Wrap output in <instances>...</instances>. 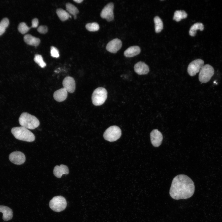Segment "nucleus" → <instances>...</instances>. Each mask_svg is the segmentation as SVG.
<instances>
[{
  "label": "nucleus",
  "instance_id": "1",
  "mask_svg": "<svg viewBox=\"0 0 222 222\" xmlns=\"http://www.w3.org/2000/svg\"><path fill=\"white\" fill-rule=\"evenodd\" d=\"M195 187L194 182L189 177L185 175H179L172 181L170 195L175 200L188 199L193 195Z\"/></svg>",
  "mask_w": 222,
  "mask_h": 222
},
{
  "label": "nucleus",
  "instance_id": "2",
  "mask_svg": "<svg viewBox=\"0 0 222 222\" xmlns=\"http://www.w3.org/2000/svg\"><path fill=\"white\" fill-rule=\"evenodd\" d=\"M11 132L14 137L19 140L31 142L35 139L34 134L28 129L22 126L12 128Z\"/></svg>",
  "mask_w": 222,
  "mask_h": 222
},
{
  "label": "nucleus",
  "instance_id": "3",
  "mask_svg": "<svg viewBox=\"0 0 222 222\" xmlns=\"http://www.w3.org/2000/svg\"><path fill=\"white\" fill-rule=\"evenodd\" d=\"M18 121L21 126L31 130L35 129L40 124L39 121L37 118L27 112H24L21 114Z\"/></svg>",
  "mask_w": 222,
  "mask_h": 222
},
{
  "label": "nucleus",
  "instance_id": "4",
  "mask_svg": "<svg viewBox=\"0 0 222 222\" xmlns=\"http://www.w3.org/2000/svg\"><path fill=\"white\" fill-rule=\"evenodd\" d=\"M107 90L103 87H98L93 92L92 96L93 104L95 106H100L105 102L107 97Z\"/></svg>",
  "mask_w": 222,
  "mask_h": 222
},
{
  "label": "nucleus",
  "instance_id": "5",
  "mask_svg": "<svg viewBox=\"0 0 222 222\" xmlns=\"http://www.w3.org/2000/svg\"><path fill=\"white\" fill-rule=\"evenodd\" d=\"M67 203L65 199L61 196H55L50 201L49 205L53 211L59 212L63 211L66 207Z\"/></svg>",
  "mask_w": 222,
  "mask_h": 222
},
{
  "label": "nucleus",
  "instance_id": "6",
  "mask_svg": "<svg viewBox=\"0 0 222 222\" xmlns=\"http://www.w3.org/2000/svg\"><path fill=\"white\" fill-rule=\"evenodd\" d=\"M199 72V81L202 83H206L210 80L214 75V70L212 66L206 64L203 66Z\"/></svg>",
  "mask_w": 222,
  "mask_h": 222
},
{
  "label": "nucleus",
  "instance_id": "7",
  "mask_svg": "<svg viewBox=\"0 0 222 222\" xmlns=\"http://www.w3.org/2000/svg\"><path fill=\"white\" fill-rule=\"evenodd\" d=\"M121 135V130L120 128L116 125L109 127L105 132L104 137L109 142H113L118 139Z\"/></svg>",
  "mask_w": 222,
  "mask_h": 222
},
{
  "label": "nucleus",
  "instance_id": "8",
  "mask_svg": "<svg viewBox=\"0 0 222 222\" xmlns=\"http://www.w3.org/2000/svg\"><path fill=\"white\" fill-rule=\"evenodd\" d=\"M204 61L201 59H197L191 62L187 67V72L191 76H194L199 72L204 65Z\"/></svg>",
  "mask_w": 222,
  "mask_h": 222
},
{
  "label": "nucleus",
  "instance_id": "9",
  "mask_svg": "<svg viewBox=\"0 0 222 222\" xmlns=\"http://www.w3.org/2000/svg\"><path fill=\"white\" fill-rule=\"evenodd\" d=\"M114 4L112 2L107 4L102 10L100 16L108 22H111L114 19Z\"/></svg>",
  "mask_w": 222,
  "mask_h": 222
},
{
  "label": "nucleus",
  "instance_id": "10",
  "mask_svg": "<svg viewBox=\"0 0 222 222\" xmlns=\"http://www.w3.org/2000/svg\"><path fill=\"white\" fill-rule=\"evenodd\" d=\"M9 159L12 163L16 165L23 164L26 160L24 154L19 151H14L11 153L9 156Z\"/></svg>",
  "mask_w": 222,
  "mask_h": 222
},
{
  "label": "nucleus",
  "instance_id": "11",
  "mask_svg": "<svg viewBox=\"0 0 222 222\" xmlns=\"http://www.w3.org/2000/svg\"><path fill=\"white\" fill-rule=\"evenodd\" d=\"M151 142L155 147H158L161 144L163 136L162 133L157 129H154L150 133Z\"/></svg>",
  "mask_w": 222,
  "mask_h": 222
},
{
  "label": "nucleus",
  "instance_id": "12",
  "mask_svg": "<svg viewBox=\"0 0 222 222\" xmlns=\"http://www.w3.org/2000/svg\"><path fill=\"white\" fill-rule=\"evenodd\" d=\"M122 45V43L121 40L115 38L109 42L107 44L106 48L110 52L115 53L121 49Z\"/></svg>",
  "mask_w": 222,
  "mask_h": 222
},
{
  "label": "nucleus",
  "instance_id": "13",
  "mask_svg": "<svg viewBox=\"0 0 222 222\" xmlns=\"http://www.w3.org/2000/svg\"><path fill=\"white\" fill-rule=\"evenodd\" d=\"M63 88L70 93H73L76 88V83L74 79L71 76L65 77L62 82Z\"/></svg>",
  "mask_w": 222,
  "mask_h": 222
},
{
  "label": "nucleus",
  "instance_id": "14",
  "mask_svg": "<svg viewBox=\"0 0 222 222\" xmlns=\"http://www.w3.org/2000/svg\"><path fill=\"white\" fill-rule=\"evenodd\" d=\"M134 68L135 72L140 75L146 74L149 72L148 66L142 61L136 63L134 65Z\"/></svg>",
  "mask_w": 222,
  "mask_h": 222
},
{
  "label": "nucleus",
  "instance_id": "15",
  "mask_svg": "<svg viewBox=\"0 0 222 222\" xmlns=\"http://www.w3.org/2000/svg\"><path fill=\"white\" fill-rule=\"evenodd\" d=\"M69 173L68 167L64 165L61 164L60 166L56 165L54 167L53 173L54 175L58 178H60L63 174L68 175Z\"/></svg>",
  "mask_w": 222,
  "mask_h": 222
},
{
  "label": "nucleus",
  "instance_id": "16",
  "mask_svg": "<svg viewBox=\"0 0 222 222\" xmlns=\"http://www.w3.org/2000/svg\"><path fill=\"white\" fill-rule=\"evenodd\" d=\"M67 96L68 92L64 88L56 91L53 94L54 99L60 102L64 101L66 99Z\"/></svg>",
  "mask_w": 222,
  "mask_h": 222
},
{
  "label": "nucleus",
  "instance_id": "17",
  "mask_svg": "<svg viewBox=\"0 0 222 222\" xmlns=\"http://www.w3.org/2000/svg\"><path fill=\"white\" fill-rule=\"evenodd\" d=\"M141 52L140 47L137 46L129 47L124 52V55L127 57H132L139 54Z\"/></svg>",
  "mask_w": 222,
  "mask_h": 222
},
{
  "label": "nucleus",
  "instance_id": "18",
  "mask_svg": "<svg viewBox=\"0 0 222 222\" xmlns=\"http://www.w3.org/2000/svg\"><path fill=\"white\" fill-rule=\"evenodd\" d=\"M0 212L3 213L2 219L6 221L11 220L13 217V212L9 207L3 205H0Z\"/></svg>",
  "mask_w": 222,
  "mask_h": 222
},
{
  "label": "nucleus",
  "instance_id": "19",
  "mask_svg": "<svg viewBox=\"0 0 222 222\" xmlns=\"http://www.w3.org/2000/svg\"><path fill=\"white\" fill-rule=\"evenodd\" d=\"M24 40L27 44L34 46H38L40 43V39L30 34H27L24 37Z\"/></svg>",
  "mask_w": 222,
  "mask_h": 222
},
{
  "label": "nucleus",
  "instance_id": "20",
  "mask_svg": "<svg viewBox=\"0 0 222 222\" xmlns=\"http://www.w3.org/2000/svg\"><path fill=\"white\" fill-rule=\"evenodd\" d=\"M204 28V26L202 23H196L191 27L189 32V34L191 36H194L196 35L197 30H199L202 31Z\"/></svg>",
  "mask_w": 222,
  "mask_h": 222
},
{
  "label": "nucleus",
  "instance_id": "21",
  "mask_svg": "<svg viewBox=\"0 0 222 222\" xmlns=\"http://www.w3.org/2000/svg\"><path fill=\"white\" fill-rule=\"evenodd\" d=\"M187 16L186 12L183 10H177L174 13L173 19L178 22L182 19L186 18Z\"/></svg>",
  "mask_w": 222,
  "mask_h": 222
},
{
  "label": "nucleus",
  "instance_id": "22",
  "mask_svg": "<svg viewBox=\"0 0 222 222\" xmlns=\"http://www.w3.org/2000/svg\"><path fill=\"white\" fill-rule=\"evenodd\" d=\"M154 21L155 24V31L157 33H159L163 29V22L158 16L155 17Z\"/></svg>",
  "mask_w": 222,
  "mask_h": 222
},
{
  "label": "nucleus",
  "instance_id": "23",
  "mask_svg": "<svg viewBox=\"0 0 222 222\" xmlns=\"http://www.w3.org/2000/svg\"><path fill=\"white\" fill-rule=\"evenodd\" d=\"M56 13L59 18L62 21L66 20L71 17L68 13L62 9H57Z\"/></svg>",
  "mask_w": 222,
  "mask_h": 222
},
{
  "label": "nucleus",
  "instance_id": "24",
  "mask_svg": "<svg viewBox=\"0 0 222 222\" xmlns=\"http://www.w3.org/2000/svg\"><path fill=\"white\" fill-rule=\"evenodd\" d=\"M9 24V21L8 18H5L2 20L0 22V36L4 33Z\"/></svg>",
  "mask_w": 222,
  "mask_h": 222
},
{
  "label": "nucleus",
  "instance_id": "25",
  "mask_svg": "<svg viewBox=\"0 0 222 222\" xmlns=\"http://www.w3.org/2000/svg\"><path fill=\"white\" fill-rule=\"evenodd\" d=\"M66 9L70 14L74 15L78 13V10L75 6L69 3H67L66 5Z\"/></svg>",
  "mask_w": 222,
  "mask_h": 222
},
{
  "label": "nucleus",
  "instance_id": "26",
  "mask_svg": "<svg viewBox=\"0 0 222 222\" xmlns=\"http://www.w3.org/2000/svg\"><path fill=\"white\" fill-rule=\"evenodd\" d=\"M86 29L90 31H96L100 28L99 25L96 22L87 23L85 25Z\"/></svg>",
  "mask_w": 222,
  "mask_h": 222
},
{
  "label": "nucleus",
  "instance_id": "27",
  "mask_svg": "<svg viewBox=\"0 0 222 222\" xmlns=\"http://www.w3.org/2000/svg\"><path fill=\"white\" fill-rule=\"evenodd\" d=\"M34 60L36 63L37 64L42 68L45 67L46 65V64L43 61L41 55L39 54L35 55L34 58Z\"/></svg>",
  "mask_w": 222,
  "mask_h": 222
},
{
  "label": "nucleus",
  "instance_id": "28",
  "mask_svg": "<svg viewBox=\"0 0 222 222\" xmlns=\"http://www.w3.org/2000/svg\"><path fill=\"white\" fill-rule=\"evenodd\" d=\"M30 28L28 27L25 23L21 22L18 26V30L19 32L22 34L27 33L29 30Z\"/></svg>",
  "mask_w": 222,
  "mask_h": 222
},
{
  "label": "nucleus",
  "instance_id": "29",
  "mask_svg": "<svg viewBox=\"0 0 222 222\" xmlns=\"http://www.w3.org/2000/svg\"><path fill=\"white\" fill-rule=\"evenodd\" d=\"M50 53L51 56L53 57L58 58L60 56L59 51L56 47L51 46V47Z\"/></svg>",
  "mask_w": 222,
  "mask_h": 222
},
{
  "label": "nucleus",
  "instance_id": "30",
  "mask_svg": "<svg viewBox=\"0 0 222 222\" xmlns=\"http://www.w3.org/2000/svg\"><path fill=\"white\" fill-rule=\"evenodd\" d=\"M48 30L47 27L45 26H40L37 28V31L40 33L45 34L46 33Z\"/></svg>",
  "mask_w": 222,
  "mask_h": 222
},
{
  "label": "nucleus",
  "instance_id": "31",
  "mask_svg": "<svg viewBox=\"0 0 222 222\" xmlns=\"http://www.w3.org/2000/svg\"><path fill=\"white\" fill-rule=\"evenodd\" d=\"M39 24V21L37 18H35L32 21L31 27L36 28L37 27Z\"/></svg>",
  "mask_w": 222,
  "mask_h": 222
},
{
  "label": "nucleus",
  "instance_id": "32",
  "mask_svg": "<svg viewBox=\"0 0 222 222\" xmlns=\"http://www.w3.org/2000/svg\"><path fill=\"white\" fill-rule=\"evenodd\" d=\"M73 1L77 3H80L83 1V0H74Z\"/></svg>",
  "mask_w": 222,
  "mask_h": 222
},
{
  "label": "nucleus",
  "instance_id": "33",
  "mask_svg": "<svg viewBox=\"0 0 222 222\" xmlns=\"http://www.w3.org/2000/svg\"><path fill=\"white\" fill-rule=\"evenodd\" d=\"M77 18V16L76 15H74V18L75 19H76Z\"/></svg>",
  "mask_w": 222,
  "mask_h": 222
}]
</instances>
